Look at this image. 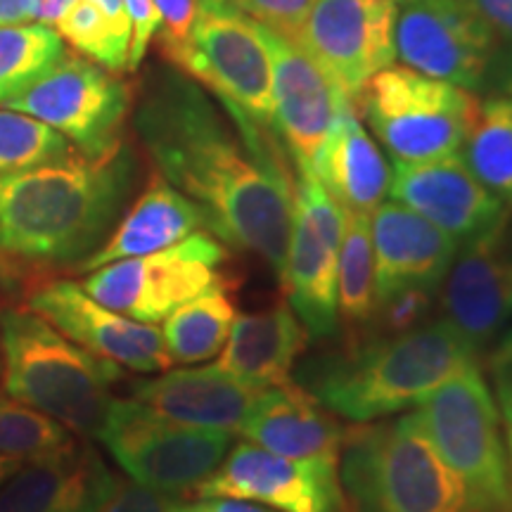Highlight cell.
<instances>
[{
    "mask_svg": "<svg viewBox=\"0 0 512 512\" xmlns=\"http://www.w3.org/2000/svg\"><path fill=\"white\" fill-rule=\"evenodd\" d=\"M131 117L155 171L202 209L207 233L261 256L283 283L294 176L278 133H242L219 100L176 67L145 76Z\"/></svg>",
    "mask_w": 512,
    "mask_h": 512,
    "instance_id": "1",
    "label": "cell"
},
{
    "mask_svg": "<svg viewBox=\"0 0 512 512\" xmlns=\"http://www.w3.org/2000/svg\"><path fill=\"white\" fill-rule=\"evenodd\" d=\"M136 176L126 140L102 157L0 176V271L79 266L117 226Z\"/></svg>",
    "mask_w": 512,
    "mask_h": 512,
    "instance_id": "2",
    "label": "cell"
},
{
    "mask_svg": "<svg viewBox=\"0 0 512 512\" xmlns=\"http://www.w3.org/2000/svg\"><path fill=\"white\" fill-rule=\"evenodd\" d=\"M472 344L444 318L377 335L320 356L297 373L306 392L354 425L411 411L434 389L479 366Z\"/></svg>",
    "mask_w": 512,
    "mask_h": 512,
    "instance_id": "3",
    "label": "cell"
},
{
    "mask_svg": "<svg viewBox=\"0 0 512 512\" xmlns=\"http://www.w3.org/2000/svg\"><path fill=\"white\" fill-rule=\"evenodd\" d=\"M121 375L117 363L79 347L29 306L0 311L3 392L69 432L98 437Z\"/></svg>",
    "mask_w": 512,
    "mask_h": 512,
    "instance_id": "4",
    "label": "cell"
},
{
    "mask_svg": "<svg viewBox=\"0 0 512 512\" xmlns=\"http://www.w3.org/2000/svg\"><path fill=\"white\" fill-rule=\"evenodd\" d=\"M339 482L347 512H470L463 486L415 411L349 427Z\"/></svg>",
    "mask_w": 512,
    "mask_h": 512,
    "instance_id": "5",
    "label": "cell"
},
{
    "mask_svg": "<svg viewBox=\"0 0 512 512\" xmlns=\"http://www.w3.org/2000/svg\"><path fill=\"white\" fill-rule=\"evenodd\" d=\"M413 411L463 486L467 510L512 512L501 411L479 366L451 377Z\"/></svg>",
    "mask_w": 512,
    "mask_h": 512,
    "instance_id": "6",
    "label": "cell"
},
{
    "mask_svg": "<svg viewBox=\"0 0 512 512\" xmlns=\"http://www.w3.org/2000/svg\"><path fill=\"white\" fill-rule=\"evenodd\" d=\"M233 117L240 131H275L271 57L254 19L228 0H197L188 41L164 55Z\"/></svg>",
    "mask_w": 512,
    "mask_h": 512,
    "instance_id": "7",
    "label": "cell"
},
{
    "mask_svg": "<svg viewBox=\"0 0 512 512\" xmlns=\"http://www.w3.org/2000/svg\"><path fill=\"white\" fill-rule=\"evenodd\" d=\"M475 91L432 79L406 64L370 76L356 110L394 162H427L456 155L479 117Z\"/></svg>",
    "mask_w": 512,
    "mask_h": 512,
    "instance_id": "8",
    "label": "cell"
},
{
    "mask_svg": "<svg viewBox=\"0 0 512 512\" xmlns=\"http://www.w3.org/2000/svg\"><path fill=\"white\" fill-rule=\"evenodd\" d=\"M95 439L133 482L174 496L195 494L233 448V432L183 425L136 399H114Z\"/></svg>",
    "mask_w": 512,
    "mask_h": 512,
    "instance_id": "9",
    "label": "cell"
},
{
    "mask_svg": "<svg viewBox=\"0 0 512 512\" xmlns=\"http://www.w3.org/2000/svg\"><path fill=\"white\" fill-rule=\"evenodd\" d=\"M226 259L228 247L207 230H197L174 247L95 268L81 287L100 304L157 325L190 299L226 287L221 271Z\"/></svg>",
    "mask_w": 512,
    "mask_h": 512,
    "instance_id": "10",
    "label": "cell"
},
{
    "mask_svg": "<svg viewBox=\"0 0 512 512\" xmlns=\"http://www.w3.org/2000/svg\"><path fill=\"white\" fill-rule=\"evenodd\" d=\"M133 100L136 93L121 74L67 48L48 74L5 107L46 121L83 157H102L124 143Z\"/></svg>",
    "mask_w": 512,
    "mask_h": 512,
    "instance_id": "11",
    "label": "cell"
},
{
    "mask_svg": "<svg viewBox=\"0 0 512 512\" xmlns=\"http://www.w3.org/2000/svg\"><path fill=\"white\" fill-rule=\"evenodd\" d=\"M292 230L283 287L287 304L311 337L335 335L339 325L337 264L344 211L320 185L311 166H294Z\"/></svg>",
    "mask_w": 512,
    "mask_h": 512,
    "instance_id": "12",
    "label": "cell"
},
{
    "mask_svg": "<svg viewBox=\"0 0 512 512\" xmlns=\"http://www.w3.org/2000/svg\"><path fill=\"white\" fill-rule=\"evenodd\" d=\"M396 57L432 79L477 91L489 79L501 41L463 0H401Z\"/></svg>",
    "mask_w": 512,
    "mask_h": 512,
    "instance_id": "13",
    "label": "cell"
},
{
    "mask_svg": "<svg viewBox=\"0 0 512 512\" xmlns=\"http://www.w3.org/2000/svg\"><path fill=\"white\" fill-rule=\"evenodd\" d=\"M392 0H313L294 43L356 105L370 76L396 60Z\"/></svg>",
    "mask_w": 512,
    "mask_h": 512,
    "instance_id": "14",
    "label": "cell"
},
{
    "mask_svg": "<svg viewBox=\"0 0 512 512\" xmlns=\"http://www.w3.org/2000/svg\"><path fill=\"white\" fill-rule=\"evenodd\" d=\"M197 498H240L278 512H347L339 465L285 458L240 441L195 489Z\"/></svg>",
    "mask_w": 512,
    "mask_h": 512,
    "instance_id": "15",
    "label": "cell"
},
{
    "mask_svg": "<svg viewBox=\"0 0 512 512\" xmlns=\"http://www.w3.org/2000/svg\"><path fill=\"white\" fill-rule=\"evenodd\" d=\"M29 309L91 354L140 375H157L174 366L162 332L100 304L74 280H50L29 294Z\"/></svg>",
    "mask_w": 512,
    "mask_h": 512,
    "instance_id": "16",
    "label": "cell"
},
{
    "mask_svg": "<svg viewBox=\"0 0 512 512\" xmlns=\"http://www.w3.org/2000/svg\"><path fill=\"white\" fill-rule=\"evenodd\" d=\"M389 197L451 235L458 247L508 226L510 209L472 174L460 152L427 162H394Z\"/></svg>",
    "mask_w": 512,
    "mask_h": 512,
    "instance_id": "17",
    "label": "cell"
},
{
    "mask_svg": "<svg viewBox=\"0 0 512 512\" xmlns=\"http://www.w3.org/2000/svg\"><path fill=\"white\" fill-rule=\"evenodd\" d=\"M441 280V318L482 351L512 323V247L505 226L458 247Z\"/></svg>",
    "mask_w": 512,
    "mask_h": 512,
    "instance_id": "18",
    "label": "cell"
},
{
    "mask_svg": "<svg viewBox=\"0 0 512 512\" xmlns=\"http://www.w3.org/2000/svg\"><path fill=\"white\" fill-rule=\"evenodd\" d=\"M271 57L275 131L294 166H311L349 98L297 43L256 22Z\"/></svg>",
    "mask_w": 512,
    "mask_h": 512,
    "instance_id": "19",
    "label": "cell"
},
{
    "mask_svg": "<svg viewBox=\"0 0 512 512\" xmlns=\"http://www.w3.org/2000/svg\"><path fill=\"white\" fill-rule=\"evenodd\" d=\"M119 477L91 444L24 460L0 486V512H102Z\"/></svg>",
    "mask_w": 512,
    "mask_h": 512,
    "instance_id": "20",
    "label": "cell"
},
{
    "mask_svg": "<svg viewBox=\"0 0 512 512\" xmlns=\"http://www.w3.org/2000/svg\"><path fill=\"white\" fill-rule=\"evenodd\" d=\"M375 252V306L408 290L437 292L458 242L413 209L389 200L370 214Z\"/></svg>",
    "mask_w": 512,
    "mask_h": 512,
    "instance_id": "21",
    "label": "cell"
},
{
    "mask_svg": "<svg viewBox=\"0 0 512 512\" xmlns=\"http://www.w3.org/2000/svg\"><path fill=\"white\" fill-rule=\"evenodd\" d=\"M266 389L219 366H202L169 368L140 380L131 384V396L183 425L238 434Z\"/></svg>",
    "mask_w": 512,
    "mask_h": 512,
    "instance_id": "22",
    "label": "cell"
},
{
    "mask_svg": "<svg viewBox=\"0 0 512 512\" xmlns=\"http://www.w3.org/2000/svg\"><path fill=\"white\" fill-rule=\"evenodd\" d=\"M344 427L299 382L268 387L238 434L245 441L297 460H320L339 465Z\"/></svg>",
    "mask_w": 512,
    "mask_h": 512,
    "instance_id": "23",
    "label": "cell"
},
{
    "mask_svg": "<svg viewBox=\"0 0 512 512\" xmlns=\"http://www.w3.org/2000/svg\"><path fill=\"white\" fill-rule=\"evenodd\" d=\"M311 169L344 214L370 216L389 195L392 166L384 159L380 143L361 124L351 100L339 107Z\"/></svg>",
    "mask_w": 512,
    "mask_h": 512,
    "instance_id": "24",
    "label": "cell"
},
{
    "mask_svg": "<svg viewBox=\"0 0 512 512\" xmlns=\"http://www.w3.org/2000/svg\"><path fill=\"white\" fill-rule=\"evenodd\" d=\"M197 230H207L202 209L155 171V176L131 204V209L124 211L107 240L76 268L91 273L112 261L159 252V249L178 245Z\"/></svg>",
    "mask_w": 512,
    "mask_h": 512,
    "instance_id": "25",
    "label": "cell"
},
{
    "mask_svg": "<svg viewBox=\"0 0 512 512\" xmlns=\"http://www.w3.org/2000/svg\"><path fill=\"white\" fill-rule=\"evenodd\" d=\"M309 337V330L290 304L245 313L235 318L216 366L259 387H287L297 382L292 370Z\"/></svg>",
    "mask_w": 512,
    "mask_h": 512,
    "instance_id": "26",
    "label": "cell"
},
{
    "mask_svg": "<svg viewBox=\"0 0 512 512\" xmlns=\"http://www.w3.org/2000/svg\"><path fill=\"white\" fill-rule=\"evenodd\" d=\"M238 309L226 287L190 299L162 320V339L166 354L174 363L192 366L219 356L233 330Z\"/></svg>",
    "mask_w": 512,
    "mask_h": 512,
    "instance_id": "27",
    "label": "cell"
},
{
    "mask_svg": "<svg viewBox=\"0 0 512 512\" xmlns=\"http://www.w3.org/2000/svg\"><path fill=\"white\" fill-rule=\"evenodd\" d=\"M470 171L512 211V100L505 95L482 102L463 150Z\"/></svg>",
    "mask_w": 512,
    "mask_h": 512,
    "instance_id": "28",
    "label": "cell"
},
{
    "mask_svg": "<svg viewBox=\"0 0 512 512\" xmlns=\"http://www.w3.org/2000/svg\"><path fill=\"white\" fill-rule=\"evenodd\" d=\"M67 46L46 24H0V107L48 74Z\"/></svg>",
    "mask_w": 512,
    "mask_h": 512,
    "instance_id": "29",
    "label": "cell"
},
{
    "mask_svg": "<svg viewBox=\"0 0 512 512\" xmlns=\"http://www.w3.org/2000/svg\"><path fill=\"white\" fill-rule=\"evenodd\" d=\"M339 318L349 325L370 323L375 316V252L370 216L344 214L337 264Z\"/></svg>",
    "mask_w": 512,
    "mask_h": 512,
    "instance_id": "30",
    "label": "cell"
},
{
    "mask_svg": "<svg viewBox=\"0 0 512 512\" xmlns=\"http://www.w3.org/2000/svg\"><path fill=\"white\" fill-rule=\"evenodd\" d=\"M53 29L76 53L98 62L100 67L117 74L128 72L131 27L112 22L93 0H72Z\"/></svg>",
    "mask_w": 512,
    "mask_h": 512,
    "instance_id": "31",
    "label": "cell"
},
{
    "mask_svg": "<svg viewBox=\"0 0 512 512\" xmlns=\"http://www.w3.org/2000/svg\"><path fill=\"white\" fill-rule=\"evenodd\" d=\"M72 155L74 145L46 121L0 107V176L64 162Z\"/></svg>",
    "mask_w": 512,
    "mask_h": 512,
    "instance_id": "32",
    "label": "cell"
},
{
    "mask_svg": "<svg viewBox=\"0 0 512 512\" xmlns=\"http://www.w3.org/2000/svg\"><path fill=\"white\" fill-rule=\"evenodd\" d=\"M67 427L0 389V456L34 460L72 444Z\"/></svg>",
    "mask_w": 512,
    "mask_h": 512,
    "instance_id": "33",
    "label": "cell"
},
{
    "mask_svg": "<svg viewBox=\"0 0 512 512\" xmlns=\"http://www.w3.org/2000/svg\"><path fill=\"white\" fill-rule=\"evenodd\" d=\"M249 19L294 41L313 0H228Z\"/></svg>",
    "mask_w": 512,
    "mask_h": 512,
    "instance_id": "34",
    "label": "cell"
},
{
    "mask_svg": "<svg viewBox=\"0 0 512 512\" xmlns=\"http://www.w3.org/2000/svg\"><path fill=\"white\" fill-rule=\"evenodd\" d=\"M434 292L427 290H408L399 292L394 297L384 299L375 306V316L382 325V335H392V332L411 330L415 325L425 323L430 316Z\"/></svg>",
    "mask_w": 512,
    "mask_h": 512,
    "instance_id": "35",
    "label": "cell"
},
{
    "mask_svg": "<svg viewBox=\"0 0 512 512\" xmlns=\"http://www.w3.org/2000/svg\"><path fill=\"white\" fill-rule=\"evenodd\" d=\"M155 8L159 15V50L166 55L188 41L197 19V0H155Z\"/></svg>",
    "mask_w": 512,
    "mask_h": 512,
    "instance_id": "36",
    "label": "cell"
},
{
    "mask_svg": "<svg viewBox=\"0 0 512 512\" xmlns=\"http://www.w3.org/2000/svg\"><path fill=\"white\" fill-rule=\"evenodd\" d=\"M181 501L174 494L155 491L150 486L138 482H121L117 484L110 501H107L102 512H178Z\"/></svg>",
    "mask_w": 512,
    "mask_h": 512,
    "instance_id": "37",
    "label": "cell"
},
{
    "mask_svg": "<svg viewBox=\"0 0 512 512\" xmlns=\"http://www.w3.org/2000/svg\"><path fill=\"white\" fill-rule=\"evenodd\" d=\"M128 19H131V53H128V72H138L145 60L152 38L157 36L159 15L155 0H124Z\"/></svg>",
    "mask_w": 512,
    "mask_h": 512,
    "instance_id": "38",
    "label": "cell"
},
{
    "mask_svg": "<svg viewBox=\"0 0 512 512\" xmlns=\"http://www.w3.org/2000/svg\"><path fill=\"white\" fill-rule=\"evenodd\" d=\"M501 43L512 46V0H463Z\"/></svg>",
    "mask_w": 512,
    "mask_h": 512,
    "instance_id": "39",
    "label": "cell"
},
{
    "mask_svg": "<svg viewBox=\"0 0 512 512\" xmlns=\"http://www.w3.org/2000/svg\"><path fill=\"white\" fill-rule=\"evenodd\" d=\"M178 512H278L266 505L240 501V498H197L195 503H181Z\"/></svg>",
    "mask_w": 512,
    "mask_h": 512,
    "instance_id": "40",
    "label": "cell"
},
{
    "mask_svg": "<svg viewBox=\"0 0 512 512\" xmlns=\"http://www.w3.org/2000/svg\"><path fill=\"white\" fill-rule=\"evenodd\" d=\"M496 403L501 411L505 453H508V470H510V489H512V387L503 382H496Z\"/></svg>",
    "mask_w": 512,
    "mask_h": 512,
    "instance_id": "41",
    "label": "cell"
},
{
    "mask_svg": "<svg viewBox=\"0 0 512 512\" xmlns=\"http://www.w3.org/2000/svg\"><path fill=\"white\" fill-rule=\"evenodd\" d=\"M489 76L496 81V88L501 91V95L512 100V50H508V53L503 55L501 50H498L496 60L491 64Z\"/></svg>",
    "mask_w": 512,
    "mask_h": 512,
    "instance_id": "42",
    "label": "cell"
},
{
    "mask_svg": "<svg viewBox=\"0 0 512 512\" xmlns=\"http://www.w3.org/2000/svg\"><path fill=\"white\" fill-rule=\"evenodd\" d=\"M491 373H494L496 382L512 387V337L505 339L491 356Z\"/></svg>",
    "mask_w": 512,
    "mask_h": 512,
    "instance_id": "43",
    "label": "cell"
},
{
    "mask_svg": "<svg viewBox=\"0 0 512 512\" xmlns=\"http://www.w3.org/2000/svg\"><path fill=\"white\" fill-rule=\"evenodd\" d=\"M34 0H0V24L31 22Z\"/></svg>",
    "mask_w": 512,
    "mask_h": 512,
    "instance_id": "44",
    "label": "cell"
},
{
    "mask_svg": "<svg viewBox=\"0 0 512 512\" xmlns=\"http://www.w3.org/2000/svg\"><path fill=\"white\" fill-rule=\"evenodd\" d=\"M69 3H72V0H34L31 19L38 24H46V27H55V22L62 17V12L69 8Z\"/></svg>",
    "mask_w": 512,
    "mask_h": 512,
    "instance_id": "45",
    "label": "cell"
},
{
    "mask_svg": "<svg viewBox=\"0 0 512 512\" xmlns=\"http://www.w3.org/2000/svg\"><path fill=\"white\" fill-rule=\"evenodd\" d=\"M22 465V460H15V458H8V456H0V486L5 484V479H8L12 472L17 470V467Z\"/></svg>",
    "mask_w": 512,
    "mask_h": 512,
    "instance_id": "46",
    "label": "cell"
},
{
    "mask_svg": "<svg viewBox=\"0 0 512 512\" xmlns=\"http://www.w3.org/2000/svg\"><path fill=\"white\" fill-rule=\"evenodd\" d=\"M392 3H396V5H399V3H401V0H392Z\"/></svg>",
    "mask_w": 512,
    "mask_h": 512,
    "instance_id": "47",
    "label": "cell"
}]
</instances>
